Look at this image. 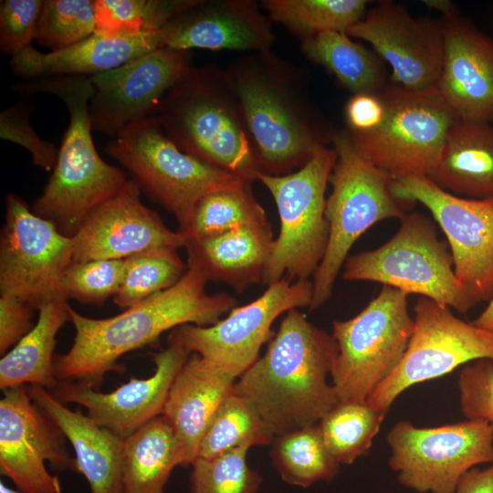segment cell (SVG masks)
<instances>
[{
  "mask_svg": "<svg viewBox=\"0 0 493 493\" xmlns=\"http://www.w3.org/2000/svg\"><path fill=\"white\" fill-rule=\"evenodd\" d=\"M264 173L284 175L332 142L334 130L312 104L304 73L271 50L224 68Z\"/></svg>",
  "mask_w": 493,
  "mask_h": 493,
  "instance_id": "6da1fadb",
  "label": "cell"
},
{
  "mask_svg": "<svg viewBox=\"0 0 493 493\" xmlns=\"http://www.w3.org/2000/svg\"><path fill=\"white\" fill-rule=\"evenodd\" d=\"M187 267L185 274L171 288L110 318H88L68 304V320L74 326L75 337L68 352L55 356L57 379L99 390L106 373L124 372L118 361L127 352L184 324H215L236 307V300L227 293H207V279L201 270Z\"/></svg>",
  "mask_w": 493,
  "mask_h": 493,
  "instance_id": "7a4b0ae2",
  "label": "cell"
},
{
  "mask_svg": "<svg viewBox=\"0 0 493 493\" xmlns=\"http://www.w3.org/2000/svg\"><path fill=\"white\" fill-rule=\"evenodd\" d=\"M337 355L332 334L292 309L233 392L254 408L274 436L317 425L340 402L328 382Z\"/></svg>",
  "mask_w": 493,
  "mask_h": 493,
  "instance_id": "3957f363",
  "label": "cell"
},
{
  "mask_svg": "<svg viewBox=\"0 0 493 493\" xmlns=\"http://www.w3.org/2000/svg\"><path fill=\"white\" fill-rule=\"evenodd\" d=\"M12 89L22 96L49 93L66 105L69 123L58 149V160L32 211L72 237L89 213L114 196L127 182L125 173L106 163L91 135L89 107L94 94L89 76H54L17 82Z\"/></svg>",
  "mask_w": 493,
  "mask_h": 493,
  "instance_id": "277c9868",
  "label": "cell"
},
{
  "mask_svg": "<svg viewBox=\"0 0 493 493\" xmlns=\"http://www.w3.org/2000/svg\"><path fill=\"white\" fill-rule=\"evenodd\" d=\"M184 152L245 180L264 173L224 68L191 66L152 114Z\"/></svg>",
  "mask_w": 493,
  "mask_h": 493,
  "instance_id": "5b68a950",
  "label": "cell"
},
{
  "mask_svg": "<svg viewBox=\"0 0 493 493\" xmlns=\"http://www.w3.org/2000/svg\"><path fill=\"white\" fill-rule=\"evenodd\" d=\"M331 143L336 161L329 179L332 190L325 205L329 238L311 280L310 309L330 298L348 254L362 234L380 221L401 220L405 215L390 192V178L359 152L347 128L336 130Z\"/></svg>",
  "mask_w": 493,
  "mask_h": 493,
  "instance_id": "8992f818",
  "label": "cell"
},
{
  "mask_svg": "<svg viewBox=\"0 0 493 493\" xmlns=\"http://www.w3.org/2000/svg\"><path fill=\"white\" fill-rule=\"evenodd\" d=\"M124 167L141 191L187 225L205 195L245 179L183 152L153 115L131 123L104 148Z\"/></svg>",
  "mask_w": 493,
  "mask_h": 493,
  "instance_id": "52a82bcc",
  "label": "cell"
},
{
  "mask_svg": "<svg viewBox=\"0 0 493 493\" xmlns=\"http://www.w3.org/2000/svg\"><path fill=\"white\" fill-rule=\"evenodd\" d=\"M400 222L381 246L348 257L342 278L418 294L461 314L478 304L456 278L449 247L437 237L433 222L416 212Z\"/></svg>",
  "mask_w": 493,
  "mask_h": 493,
  "instance_id": "ba28073f",
  "label": "cell"
},
{
  "mask_svg": "<svg viewBox=\"0 0 493 493\" xmlns=\"http://www.w3.org/2000/svg\"><path fill=\"white\" fill-rule=\"evenodd\" d=\"M336 161L333 148L320 150L305 165L284 175L260 173L278 208L280 228L273 241L263 284L283 278L309 280L328 244L326 189Z\"/></svg>",
  "mask_w": 493,
  "mask_h": 493,
  "instance_id": "9c48e42d",
  "label": "cell"
},
{
  "mask_svg": "<svg viewBox=\"0 0 493 493\" xmlns=\"http://www.w3.org/2000/svg\"><path fill=\"white\" fill-rule=\"evenodd\" d=\"M379 94L384 107L380 124L367 131L347 128L356 148L390 180L426 176L458 117L436 86L413 90L392 82Z\"/></svg>",
  "mask_w": 493,
  "mask_h": 493,
  "instance_id": "30bf717a",
  "label": "cell"
},
{
  "mask_svg": "<svg viewBox=\"0 0 493 493\" xmlns=\"http://www.w3.org/2000/svg\"><path fill=\"white\" fill-rule=\"evenodd\" d=\"M413 329L408 295L388 286L354 317L334 320L338 355L330 378L339 401H367L398 366Z\"/></svg>",
  "mask_w": 493,
  "mask_h": 493,
  "instance_id": "8fae6325",
  "label": "cell"
},
{
  "mask_svg": "<svg viewBox=\"0 0 493 493\" xmlns=\"http://www.w3.org/2000/svg\"><path fill=\"white\" fill-rule=\"evenodd\" d=\"M386 441L399 483L418 493H451L467 471L493 463V425L483 420L435 427L399 421Z\"/></svg>",
  "mask_w": 493,
  "mask_h": 493,
  "instance_id": "7c38bea8",
  "label": "cell"
},
{
  "mask_svg": "<svg viewBox=\"0 0 493 493\" xmlns=\"http://www.w3.org/2000/svg\"><path fill=\"white\" fill-rule=\"evenodd\" d=\"M72 237L36 215L20 196L5 197L0 236V293L34 309L68 300L63 276L73 262Z\"/></svg>",
  "mask_w": 493,
  "mask_h": 493,
  "instance_id": "4fadbf2b",
  "label": "cell"
},
{
  "mask_svg": "<svg viewBox=\"0 0 493 493\" xmlns=\"http://www.w3.org/2000/svg\"><path fill=\"white\" fill-rule=\"evenodd\" d=\"M405 352L393 372L367 402L385 416L395 399L411 386L480 359L493 362V332L456 317L451 309L420 297Z\"/></svg>",
  "mask_w": 493,
  "mask_h": 493,
  "instance_id": "5bb4252c",
  "label": "cell"
},
{
  "mask_svg": "<svg viewBox=\"0 0 493 493\" xmlns=\"http://www.w3.org/2000/svg\"><path fill=\"white\" fill-rule=\"evenodd\" d=\"M392 195L418 202L445 234L456 278L478 301L493 297V198L471 199L450 194L425 175L389 181Z\"/></svg>",
  "mask_w": 493,
  "mask_h": 493,
  "instance_id": "9a60e30c",
  "label": "cell"
},
{
  "mask_svg": "<svg viewBox=\"0 0 493 493\" xmlns=\"http://www.w3.org/2000/svg\"><path fill=\"white\" fill-rule=\"evenodd\" d=\"M0 400V471L20 493H62L56 471H77L67 437L29 396L26 385L3 391Z\"/></svg>",
  "mask_w": 493,
  "mask_h": 493,
  "instance_id": "2e32d148",
  "label": "cell"
},
{
  "mask_svg": "<svg viewBox=\"0 0 493 493\" xmlns=\"http://www.w3.org/2000/svg\"><path fill=\"white\" fill-rule=\"evenodd\" d=\"M311 299L310 280L283 278L267 286L253 301L235 307L215 324H184L178 329L191 353L240 376L259 358L261 347L270 338L274 321L292 309L309 308Z\"/></svg>",
  "mask_w": 493,
  "mask_h": 493,
  "instance_id": "e0dca14e",
  "label": "cell"
},
{
  "mask_svg": "<svg viewBox=\"0 0 493 493\" xmlns=\"http://www.w3.org/2000/svg\"><path fill=\"white\" fill-rule=\"evenodd\" d=\"M347 35L368 42L392 69L391 81L407 89L435 87L445 52L443 19L415 17L393 1H381Z\"/></svg>",
  "mask_w": 493,
  "mask_h": 493,
  "instance_id": "ac0fdd59",
  "label": "cell"
},
{
  "mask_svg": "<svg viewBox=\"0 0 493 493\" xmlns=\"http://www.w3.org/2000/svg\"><path fill=\"white\" fill-rule=\"evenodd\" d=\"M191 66L189 50L163 47L89 76L94 86L89 107L92 131L115 137L131 123L152 115Z\"/></svg>",
  "mask_w": 493,
  "mask_h": 493,
  "instance_id": "d6986e66",
  "label": "cell"
},
{
  "mask_svg": "<svg viewBox=\"0 0 493 493\" xmlns=\"http://www.w3.org/2000/svg\"><path fill=\"white\" fill-rule=\"evenodd\" d=\"M191 354L177 327L170 333L166 348L153 355L152 376L131 378L110 393L75 381H59L49 392L63 404L86 408L99 425L125 439L163 414L171 386Z\"/></svg>",
  "mask_w": 493,
  "mask_h": 493,
  "instance_id": "ffe728a7",
  "label": "cell"
},
{
  "mask_svg": "<svg viewBox=\"0 0 493 493\" xmlns=\"http://www.w3.org/2000/svg\"><path fill=\"white\" fill-rule=\"evenodd\" d=\"M142 191L128 179L114 196L92 209L72 236L73 262L124 259L148 249L184 247L186 239L165 226L141 201Z\"/></svg>",
  "mask_w": 493,
  "mask_h": 493,
  "instance_id": "44dd1931",
  "label": "cell"
},
{
  "mask_svg": "<svg viewBox=\"0 0 493 493\" xmlns=\"http://www.w3.org/2000/svg\"><path fill=\"white\" fill-rule=\"evenodd\" d=\"M254 0H197L159 31L162 47L246 53L271 50L272 21Z\"/></svg>",
  "mask_w": 493,
  "mask_h": 493,
  "instance_id": "7402d4cb",
  "label": "cell"
},
{
  "mask_svg": "<svg viewBox=\"0 0 493 493\" xmlns=\"http://www.w3.org/2000/svg\"><path fill=\"white\" fill-rule=\"evenodd\" d=\"M445 52L436 88L459 120L493 121V38L458 13L442 17Z\"/></svg>",
  "mask_w": 493,
  "mask_h": 493,
  "instance_id": "603a6c76",
  "label": "cell"
},
{
  "mask_svg": "<svg viewBox=\"0 0 493 493\" xmlns=\"http://www.w3.org/2000/svg\"><path fill=\"white\" fill-rule=\"evenodd\" d=\"M239 375L192 353L169 391L163 415L178 441L183 466L196 458L201 439L222 401L233 392Z\"/></svg>",
  "mask_w": 493,
  "mask_h": 493,
  "instance_id": "cb8c5ba5",
  "label": "cell"
},
{
  "mask_svg": "<svg viewBox=\"0 0 493 493\" xmlns=\"http://www.w3.org/2000/svg\"><path fill=\"white\" fill-rule=\"evenodd\" d=\"M158 31L120 37L94 32L71 47L47 53L30 46L11 57L10 70L24 80L67 75L92 76L163 48Z\"/></svg>",
  "mask_w": 493,
  "mask_h": 493,
  "instance_id": "d4e9b609",
  "label": "cell"
},
{
  "mask_svg": "<svg viewBox=\"0 0 493 493\" xmlns=\"http://www.w3.org/2000/svg\"><path fill=\"white\" fill-rule=\"evenodd\" d=\"M31 399L58 425L75 452L77 471L89 493H123L121 437L99 425L80 410H71L48 390L28 384Z\"/></svg>",
  "mask_w": 493,
  "mask_h": 493,
  "instance_id": "484cf974",
  "label": "cell"
},
{
  "mask_svg": "<svg viewBox=\"0 0 493 493\" xmlns=\"http://www.w3.org/2000/svg\"><path fill=\"white\" fill-rule=\"evenodd\" d=\"M271 225L242 226L223 234L186 241L187 266L205 278L240 293L263 282L273 246Z\"/></svg>",
  "mask_w": 493,
  "mask_h": 493,
  "instance_id": "4316f807",
  "label": "cell"
},
{
  "mask_svg": "<svg viewBox=\"0 0 493 493\" xmlns=\"http://www.w3.org/2000/svg\"><path fill=\"white\" fill-rule=\"evenodd\" d=\"M439 188L471 199L493 198V126L457 120L426 175Z\"/></svg>",
  "mask_w": 493,
  "mask_h": 493,
  "instance_id": "83f0119b",
  "label": "cell"
},
{
  "mask_svg": "<svg viewBox=\"0 0 493 493\" xmlns=\"http://www.w3.org/2000/svg\"><path fill=\"white\" fill-rule=\"evenodd\" d=\"M67 300L40 307L33 329L0 361L2 391L18 385H38L52 391L58 383L54 351L58 330L68 320Z\"/></svg>",
  "mask_w": 493,
  "mask_h": 493,
  "instance_id": "f1b7e54d",
  "label": "cell"
},
{
  "mask_svg": "<svg viewBox=\"0 0 493 493\" xmlns=\"http://www.w3.org/2000/svg\"><path fill=\"white\" fill-rule=\"evenodd\" d=\"M177 466H183L180 446L171 425L161 414L123 441V493H165Z\"/></svg>",
  "mask_w": 493,
  "mask_h": 493,
  "instance_id": "f546056e",
  "label": "cell"
},
{
  "mask_svg": "<svg viewBox=\"0 0 493 493\" xmlns=\"http://www.w3.org/2000/svg\"><path fill=\"white\" fill-rule=\"evenodd\" d=\"M300 43L308 59L329 69L352 94L377 93L388 84L383 60L346 32H324Z\"/></svg>",
  "mask_w": 493,
  "mask_h": 493,
  "instance_id": "4dcf8cb0",
  "label": "cell"
},
{
  "mask_svg": "<svg viewBox=\"0 0 493 493\" xmlns=\"http://www.w3.org/2000/svg\"><path fill=\"white\" fill-rule=\"evenodd\" d=\"M270 224L254 195L252 182L214 191L195 205L187 225L181 232L186 241L197 240L253 226Z\"/></svg>",
  "mask_w": 493,
  "mask_h": 493,
  "instance_id": "1f68e13d",
  "label": "cell"
},
{
  "mask_svg": "<svg viewBox=\"0 0 493 493\" xmlns=\"http://www.w3.org/2000/svg\"><path fill=\"white\" fill-rule=\"evenodd\" d=\"M270 456L284 482L300 488L333 479L340 467L318 424L275 436Z\"/></svg>",
  "mask_w": 493,
  "mask_h": 493,
  "instance_id": "d6a6232c",
  "label": "cell"
},
{
  "mask_svg": "<svg viewBox=\"0 0 493 493\" xmlns=\"http://www.w3.org/2000/svg\"><path fill=\"white\" fill-rule=\"evenodd\" d=\"M365 0H263L271 21L282 24L300 41L330 31L346 32L367 12Z\"/></svg>",
  "mask_w": 493,
  "mask_h": 493,
  "instance_id": "836d02e7",
  "label": "cell"
},
{
  "mask_svg": "<svg viewBox=\"0 0 493 493\" xmlns=\"http://www.w3.org/2000/svg\"><path fill=\"white\" fill-rule=\"evenodd\" d=\"M384 417L367 401L339 402L318 425L334 459L351 465L368 453Z\"/></svg>",
  "mask_w": 493,
  "mask_h": 493,
  "instance_id": "e575fe53",
  "label": "cell"
},
{
  "mask_svg": "<svg viewBox=\"0 0 493 493\" xmlns=\"http://www.w3.org/2000/svg\"><path fill=\"white\" fill-rule=\"evenodd\" d=\"M274 437L254 408L232 392L212 416L196 457L211 458L245 445H270Z\"/></svg>",
  "mask_w": 493,
  "mask_h": 493,
  "instance_id": "d590c367",
  "label": "cell"
},
{
  "mask_svg": "<svg viewBox=\"0 0 493 493\" xmlns=\"http://www.w3.org/2000/svg\"><path fill=\"white\" fill-rule=\"evenodd\" d=\"M178 248L161 246L142 251L126 258V272L114 302L126 309L174 284L187 271Z\"/></svg>",
  "mask_w": 493,
  "mask_h": 493,
  "instance_id": "8d00e7d4",
  "label": "cell"
},
{
  "mask_svg": "<svg viewBox=\"0 0 493 493\" xmlns=\"http://www.w3.org/2000/svg\"><path fill=\"white\" fill-rule=\"evenodd\" d=\"M197 0H94L95 32L108 37L160 30Z\"/></svg>",
  "mask_w": 493,
  "mask_h": 493,
  "instance_id": "74e56055",
  "label": "cell"
},
{
  "mask_svg": "<svg viewBox=\"0 0 493 493\" xmlns=\"http://www.w3.org/2000/svg\"><path fill=\"white\" fill-rule=\"evenodd\" d=\"M245 445L211 458L196 457L191 464V493H257L261 476L246 460Z\"/></svg>",
  "mask_w": 493,
  "mask_h": 493,
  "instance_id": "f35d334b",
  "label": "cell"
},
{
  "mask_svg": "<svg viewBox=\"0 0 493 493\" xmlns=\"http://www.w3.org/2000/svg\"><path fill=\"white\" fill-rule=\"evenodd\" d=\"M95 30L94 0H45L36 41L58 51L84 40Z\"/></svg>",
  "mask_w": 493,
  "mask_h": 493,
  "instance_id": "ab89813d",
  "label": "cell"
},
{
  "mask_svg": "<svg viewBox=\"0 0 493 493\" xmlns=\"http://www.w3.org/2000/svg\"><path fill=\"white\" fill-rule=\"evenodd\" d=\"M126 272V258L72 262L63 276L67 299L101 305L120 290Z\"/></svg>",
  "mask_w": 493,
  "mask_h": 493,
  "instance_id": "60d3db41",
  "label": "cell"
},
{
  "mask_svg": "<svg viewBox=\"0 0 493 493\" xmlns=\"http://www.w3.org/2000/svg\"><path fill=\"white\" fill-rule=\"evenodd\" d=\"M33 105L26 100H17L0 113V137L25 148L31 155L34 165L50 172L55 168L58 149L42 139L29 121Z\"/></svg>",
  "mask_w": 493,
  "mask_h": 493,
  "instance_id": "b9f144b4",
  "label": "cell"
},
{
  "mask_svg": "<svg viewBox=\"0 0 493 493\" xmlns=\"http://www.w3.org/2000/svg\"><path fill=\"white\" fill-rule=\"evenodd\" d=\"M43 0L0 2V52L15 56L36 40Z\"/></svg>",
  "mask_w": 493,
  "mask_h": 493,
  "instance_id": "7bdbcfd3",
  "label": "cell"
},
{
  "mask_svg": "<svg viewBox=\"0 0 493 493\" xmlns=\"http://www.w3.org/2000/svg\"><path fill=\"white\" fill-rule=\"evenodd\" d=\"M457 387L460 409L467 419L493 425V362L480 359L464 366Z\"/></svg>",
  "mask_w": 493,
  "mask_h": 493,
  "instance_id": "ee69618b",
  "label": "cell"
},
{
  "mask_svg": "<svg viewBox=\"0 0 493 493\" xmlns=\"http://www.w3.org/2000/svg\"><path fill=\"white\" fill-rule=\"evenodd\" d=\"M33 307L12 297H0V353L5 355L35 326Z\"/></svg>",
  "mask_w": 493,
  "mask_h": 493,
  "instance_id": "f6af8a7d",
  "label": "cell"
},
{
  "mask_svg": "<svg viewBox=\"0 0 493 493\" xmlns=\"http://www.w3.org/2000/svg\"><path fill=\"white\" fill-rule=\"evenodd\" d=\"M384 114L379 92L352 94L345 105L348 129L351 131H367L377 127Z\"/></svg>",
  "mask_w": 493,
  "mask_h": 493,
  "instance_id": "bcb514c9",
  "label": "cell"
},
{
  "mask_svg": "<svg viewBox=\"0 0 493 493\" xmlns=\"http://www.w3.org/2000/svg\"><path fill=\"white\" fill-rule=\"evenodd\" d=\"M451 493H493V463L483 469L467 471Z\"/></svg>",
  "mask_w": 493,
  "mask_h": 493,
  "instance_id": "7dc6e473",
  "label": "cell"
},
{
  "mask_svg": "<svg viewBox=\"0 0 493 493\" xmlns=\"http://www.w3.org/2000/svg\"><path fill=\"white\" fill-rule=\"evenodd\" d=\"M474 325L493 332V297L483 311L471 321Z\"/></svg>",
  "mask_w": 493,
  "mask_h": 493,
  "instance_id": "c3c4849f",
  "label": "cell"
},
{
  "mask_svg": "<svg viewBox=\"0 0 493 493\" xmlns=\"http://www.w3.org/2000/svg\"><path fill=\"white\" fill-rule=\"evenodd\" d=\"M423 3L429 8H434L442 14V17L455 15L457 12L456 5L447 0H426Z\"/></svg>",
  "mask_w": 493,
  "mask_h": 493,
  "instance_id": "681fc988",
  "label": "cell"
},
{
  "mask_svg": "<svg viewBox=\"0 0 493 493\" xmlns=\"http://www.w3.org/2000/svg\"><path fill=\"white\" fill-rule=\"evenodd\" d=\"M0 493H20L19 491L14 490L4 484L2 481L0 483Z\"/></svg>",
  "mask_w": 493,
  "mask_h": 493,
  "instance_id": "f907efd6",
  "label": "cell"
}]
</instances>
